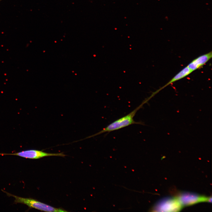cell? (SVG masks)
<instances>
[{
	"instance_id": "obj_1",
	"label": "cell",
	"mask_w": 212,
	"mask_h": 212,
	"mask_svg": "<svg viewBox=\"0 0 212 212\" xmlns=\"http://www.w3.org/2000/svg\"><path fill=\"white\" fill-rule=\"evenodd\" d=\"M146 102V101L143 102L140 105L127 115L115 120L103 128L100 131L87 137L85 139L92 137L104 133L117 130L132 124H143L141 122L135 121L133 118L137 112L142 107L143 105Z\"/></svg>"
},
{
	"instance_id": "obj_2",
	"label": "cell",
	"mask_w": 212,
	"mask_h": 212,
	"mask_svg": "<svg viewBox=\"0 0 212 212\" xmlns=\"http://www.w3.org/2000/svg\"><path fill=\"white\" fill-rule=\"evenodd\" d=\"M9 196L14 197L15 203H20L26 205L31 208H35L41 211L50 212H64L67 211L60 208H55L31 198L19 197L7 192L3 190Z\"/></svg>"
},
{
	"instance_id": "obj_3",
	"label": "cell",
	"mask_w": 212,
	"mask_h": 212,
	"mask_svg": "<svg viewBox=\"0 0 212 212\" xmlns=\"http://www.w3.org/2000/svg\"><path fill=\"white\" fill-rule=\"evenodd\" d=\"M182 206H191L202 202H211L212 197H207L191 192H178L175 196Z\"/></svg>"
},
{
	"instance_id": "obj_4",
	"label": "cell",
	"mask_w": 212,
	"mask_h": 212,
	"mask_svg": "<svg viewBox=\"0 0 212 212\" xmlns=\"http://www.w3.org/2000/svg\"><path fill=\"white\" fill-rule=\"evenodd\" d=\"M183 207L175 196L165 198L158 201L150 209L152 211H179Z\"/></svg>"
},
{
	"instance_id": "obj_5",
	"label": "cell",
	"mask_w": 212,
	"mask_h": 212,
	"mask_svg": "<svg viewBox=\"0 0 212 212\" xmlns=\"http://www.w3.org/2000/svg\"><path fill=\"white\" fill-rule=\"evenodd\" d=\"M0 155H16L26 158L31 159H38L46 156H58L64 157L66 156L63 153H49L35 150H24L13 153H0Z\"/></svg>"
},
{
	"instance_id": "obj_6",
	"label": "cell",
	"mask_w": 212,
	"mask_h": 212,
	"mask_svg": "<svg viewBox=\"0 0 212 212\" xmlns=\"http://www.w3.org/2000/svg\"><path fill=\"white\" fill-rule=\"evenodd\" d=\"M212 57V53L211 51L194 59L187 66L193 72L203 66Z\"/></svg>"
},
{
	"instance_id": "obj_7",
	"label": "cell",
	"mask_w": 212,
	"mask_h": 212,
	"mask_svg": "<svg viewBox=\"0 0 212 212\" xmlns=\"http://www.w3.org/2000/svg\"><path fill=\"white\" fill-rule=\"evenodd\" d=\"M1 0H0V1H1Z\"/></svg>"
}]
</instances>
